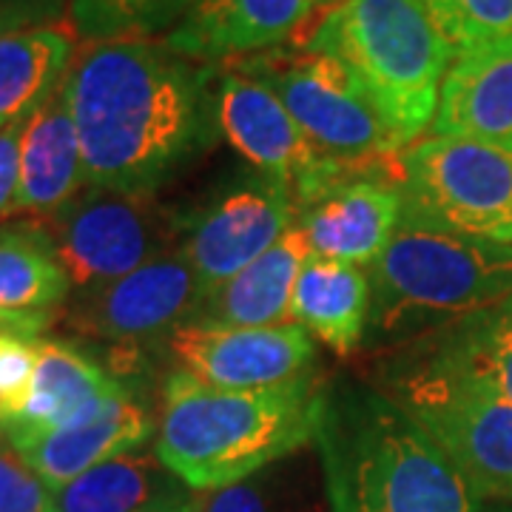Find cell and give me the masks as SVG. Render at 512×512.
<instances>
[{
    "mask_svg": "<svg viewBox=\"0 0 512 512\" xmlns=\"http://www.w3.org/2000/svg\"><path fill=\"white\" fill-rule=\"evenodd\" d=\"M220 66L174 52L163 37L83 43L63 94L92 188L157 197L220 137Z\"/></svg>",
    "mask_w": 512,
    "mask_h": 512,
    "instance_id": "6da1fadb",
    "label": "cell"
},
{
    "mask_svg": "<svg viewBox=\"0 0 512 512\" xmlns=\"http://www.w3.org/2000/svg\"><path fill=\"white\" fill-rule=\"evenodd\" d=\"M313 447L330 512H481L484 504L379 384L328 382Z\"/></svg>",
    "mask_w": 512,
    "mask_h": 512,
    "instance_id": "7a4b0ae2",
    "label": "cell"
},
{
    "mask_svg": "<svg viewBox=\"0 0 512 512\" xmlns=\"http://www.w3.org/2000/svg\"><path fill=\"white\" fill-rule=\"evenodd\" d=\"M328 379L222 390L177 370L165 379L154 453L194 493H217L311 447Z\"/></svg>",
    "mask_w": 512,
    "mask_h": 512,
    "instance_id": "3957f363",
    "label": "cell"
},
{
    "mask_svg": "<svg viewBox=\"0 0 512 512\" xmlns=\"http://www.w3.org/2000/svg\"><path fill=\"white\" fill-rule=\"evenodd\" d=\"M367 276V336L419 342L510 299L512 245L453 234L402 214Z\"/></svg>",
    "mask_w": 512,
    "mask_h": 512,
    "instance_id": "277c9868",
    "label": "cell"
},
{
    "mask_svg": "<svg viewBox=\"0 0 512 512\" xmlns=\"http://www.w3.org/2000/svg\"><path fill=\"white\" fill-rule=\"evenodd\" d=\"M305 46L348 66L402 151L433 126L456 60L419 0H342L322 12Z\"/></svg>",
    "mask_w": 512,
    "mask_h": 512,
    "instance_id": "5b68a950",
    "label": "cell"
},
{
    "mask_svg": "<svg viewBox=\"0 0 512 512\" xmlns=\"http://www.w3.org/2000/svg\"><path fill=\"white\" fill-rule=\"evenodd\" d=\"M379 387L419 421L481 501L512 504V402L484 376L427 336L382 367Z\"/></svg>",
    "mask_w": 512,
    "mask_h": 512,
    "instance_id": "8992f818",
    "label": "cell"
},
{
    "mask_svg": "<svg viewBox=\"0 0 512 512\" xmlns=\"http://www.w3.org/2000/svg\"><path fill=\"white\" fill-rule=\"evenodd\" d=\"M393 177L407 217L512 245L510 148L430 134L396 154Z\"/></svg>",
    "mask_w": 512,
    "mask_h": 512,
    "instance_id": "52a82bcc",
    "label": "cell"
},
{
    "mask_svg": "<svg viewBox=\"0 0 512 512\" xmlns=\"http://www.w3.org/2000/svg\"><path fill=\"white\" fill-rule=\"evenodd\" d=\"M237 69L265 83L319 154L345 163L393 160L402 146L370 103L362 83L333 55L311 46H279L242 57Z\"/></svg>",
    "mask_w": 512,
    "mask_h": 512,
    "instance_id": "ba28073f",
    "label": "cell"
},
{
    "mask_svg": "<svg viewBox=\"0 0 512 512\" xmlns=\"http://www.w3.org/2000/svg\"><path fill=\"white\" fill-rule=\"evenodd\" d=\"M40 222L77 293L111 285L174 251L183 231V222L163 211L154 197L92 185Z\"/></svg>",
    "mask_w": 512,
    "mask_h": 512,
    "instance_id": "9c48e42d",
    "label": "cell"
},
{
    "mask_svg": "<svg viewBox=\"0 0 512 512\" xmlns=\"http://www.w3.org/2000/svg\"><path fill=\"white\" fill-rule=\"evenodd\" d=\"M202 285L180 248L168 251L97 291L77 293L66 308V325L80 336L114 348L168 342L174 330L197 319Z\"/></svg>",
    "mask_w": 512,
    "mask_h": 512,
    "instance_id": "30bf717a",
    "label": "cell"
},
{
    "mask_svg": "<svg viewBox=\"0 0 512 512\" xmlns=\"http://www.w3.org/2000/svg\"><path fill=\"white\" fill-rule=\"evenodd\" d=\"M293 225L291 191L254 171L183 222L180 251L208 296L271 251Z\"/></svg>",
    "mask_w": 512,
    "mask_h": 512,
    "instance_id": "8fae6325",
    "label": "cell"
},
{
    "mask_svg": "<svg viewBox=\"0 0 512 512\" xmlns=\"http://www.w3.org/2000/svg\"><path fill=\"white\" fill-rule=\"evenodd\" d=\"M393 160L342 163L311 200L296 208V225L311 254L373 268L404 214Z\"/></svg>",
    "mask_w": 512,
    "mask_h": 512,
    "instance_id": "7c38bea8",
    "label": "cell"
},
{
    "mask_svg": "<svg viewBox=\"0 0 512 512\" xmlns=\"http://www.w3.org/2000/svg\"><path fill=\"white\" fill-rule=\"evenodd\" d=\"M217 123L222 137L256 174L291 191L296 208L339 163L319 154L279 97L237 66H225L217 77Z\"/></svg>",
    "mask_w": 512,
    "mask_h": 512,
    "instance_id": "4fadbf2b",
    "label": "cell"
},
{
    "mask_svg": "<svg viewBox=\"0 0 512 512\" xmlns=\"http://www.w3.org/2000/svg\"><path fill=\"white\" fill-rule=\"evenodd\" d=\"M177 365L194 379L222 390H268L308 376L316 345L299 325L231 328L185 322L168 336Z\"/></svg>",
    "mask_w": 512,
    "mask_h": 512,
    "instance_id": "5bb4252c",
    "label": "cell"
},
{
    "mask_svg": "<svg viewBox=\"0 0 512 512\" xmlns=\"http://www.w3.org/2000/svg\"><path fill=\"white\" fill-rule=\"evenodd\" d=\"M328 0H194L163 37L180 55L220 66L291 43Z\"/></svg>",
    "mask_w": 512,
    "mask_h": 512,
    "instance_id": "9a60e30c",
    "label": "cell"
},
{
    "mask_svg": "<svg viewBox=\"0 0 512 512\" xmlns=\"http://www.w3.org/2000/svg\"><path fill=\"white\" fill-rule=\"evenodd\" d=\"M151 436H157V421L148 407L131 396L111 402L97 416L72 427L46 433H6L26 464L55 493L111 458L137 453Z\"/></svg>",
    "mask_w": 512,
    "mask_h": 512,
    "instance_id": "2e32d148",
    "label": "cell"
},
{
    "mask_svg": "<svg viewBox=\"0 0 512 512\" xmlns=\"http://www.w3.org/2000/svg\"><path fill=\"white\" fill-rule=\"evenodd\" d=\"M131 396L123 379L89 350L63 339H37V367L18 419L3 433H46L92 419L111 402Z\"/></svg>",
    "mask_w": 512,
    "mask_h": 512,
    "instance_id": "e0dca14e",
    "label": "cell"
},
{
    "mask_svg": "<svg viewBox=\"0 0 512 512\" xmlns=\"http://www.w3.org/2000/svg\"><path fill=\"white\" fill-rule=\"evenodd\" d=\"M430 134L512 151V35L476 46L450 63Z\"/></svg>",
    "mask_w": 512,
    "mask_h": 512,
    "instance_id": "ac0fdd59",
    "label": "cell"
},
{
    "mask_svg": "<svg viewBox=\"0 0 512 512\" xmlns=\"http://www.w3.org/2000/svg\"><path fill=\"white\" fill-rule=\"evenodd\" d=\"M86 188L83 157L63 86L26 117L20 131V174L12 214L46 220Z\"/></svg>",
    "mask_w": 512,
    "mask_h": 512,
    "instance_id": "d6986e66",
    "label": "cell"
},
{
    "mask_svg": "<svg viewBox=\"0 0 512 512\" xmlns=\"http://www.w3.org/2000/svg\"><path fill=\"white\" fill-rule=\"evenodd\" d=\"M72 291L40 220L0 228V330L35 336L52 325Z\"/></svg>",
    "mask_w": 512,
    "mask_h": 512,
    "instance_id": "ffe728a7",
    "label": "cell"
},
{
    "mask_svg": "<svg viewBox=\"0 0 512 512\" xmlns=\"http://www.w3.org/2000/svg\"><path fill=\"white\" fill-rule=\"evenodd\" d=\"M311 256V245L299 225H293L271 251L205 296L197 319L231 328H274L291 325V296L296 279Z\"/></svg>",
    "mask_w": 512,
    "mask_h": 512,
    "instance_id": "44dd1931",
    "label": "cell"
},
{
    "mask_svg": "<svg viewBox=\"0 0 512 512\" xmlns=\"http://www.w3.org/2000/svg\"><path fill=\"white\" fill-rule=\"evenodd\" d=\"M291 325L308 330L339 356L353 353L365 342L370 325V276L365 268L308 256L291 296Z\"/></svg>",
    "mask_w": 512,
    "mask_h": 512,
    "instance_id": "7402d4cb",
    "label": "cell"
},
{
    "mask_svg": "<svg viewBox=\"0 0 512 512\" xmlns=\"http://www.w3.org/2000/svg\"><path fill=\"white\" fill-rule=\"evenodd\" d=\"M77 52L66 26H37L0 35V128L32 117L63 86Z\"/></svg>",
    "mask_w": 512,
    "mask_h": 512,
    "instance_id": "603a6c76",
    "label": "cell"
},
{
    "mask_svg": "<svg viewBox=\"0 0 512 512\" xmlns=\"http://www.w3.org/2000/svg\"><path fill=\"white\" fill-rule=\"evenodd\" d=\"M185 490L154 450H137L111 458L57 490V512H146Z\"/></svg>",
    "mask_w": 512,
    "mask_h": 512,
    "instance_id": "cb8c5ba5",
    "label": "cell"
},
{
    "mask_svg": "<svg viewBox=\"0 0 512 512\" xmlns=\"http://www.w3.org/2000/svg\"><path fill=\"white\" fill-rule=\"evenodd\" d=\"M291 458L234 487L205 493L202 512H330L325 478H313L305 461Z\"/></svg>",
    "mask_w": 512,
    "mask_h": 512,
    "instance_id": "d4e9b609",
    "label": "cell"
},
{
    "mask_svg": "<svg viewBox=\"0 0 512 512\" xmlns=\"http://www.w3.org/2000/svg\"><path fill=\"white\" fill-rule=\"evenodd\" d=\"M194 0H72V29L83 43L165 37Z\"/></svg>",
    "mask_w": 512,
    "mask_h": 512,
    "instance_id": "484cf974",
    "label": "cell"
},
{
    "mask_svg": "<svg viewBox=\"0 0 512 512\" xmlns=\"http://www.w3.org/2000/svg\"><path fill=\"white\" fill-rule=\"evenodd\" d=\"M433 336L512 402V296Z\"/></svg>",
    "mask_w": 512,
    "mask_h": 512,
    "instance_id": "4316f807",
    "label": "cell"
},
{
    "mask_svg": "<svg viewBox=\"0 0 512 512\" xmlns=\"http://www.w3.org/2000/svg\"><path fill=\"white\" fill-rule=\"evenodd\" d=\"M453 55L512 35V0H419Z\"/></svg>",
    "mask_w": 512,
    "mask_h": 512,
    "instance_id": "83f0119b",
    "label": "cell"
},
{
    "mask_svg": "<svg viewBox=\"0 0 512 512\" xmlns=\"http://www.w3.org/2000/svg\"><path fill=\"white\" fill-rule=\"evenodd\" d=\"M0 512H57V493L0 430Z\"/></svg>",
    "mask_w": 512,
    "mask_h": 512,
    "instance_id": "f1b7e54d",
    "label": "cell"
},
{
    "mask_svg": "<svg viewBox=\"0 0 512 512\" xmlns=\"http://www.w3.org/2000/svg\"><path fill=\"white\" fill-rule=\"evenodd\" d=\"M37 367V339L0 330V430L18 419Z\"/></svg>",
    "mask_w": 512,
    "mask_h": 512,
    "instance_id": "f546056e",
    "label": "cell"
},
{
    "mask_svg": "<svg viewBox=\"0 0 512 512\" xmlns=\"http://www.w3.org/2000/svg\"><path fill=\"white\" fill-rule=\"evenodd\" d=\"M69 15L72 0H0V35L37 26H63Z\"/></svg>",
    "mask_w": 512,
    "mask_h": 512,
    "instance_id": "4dcf8cb0",
    "label": "cell"
},
{
    "mask_svg": "<svg viewBox=\"0 0 512 512\" xmlns=\"http://www.w3.org/2000/svg\"><path fill=\"white\" fill-rule=\"evenodd\" d=\"M202 501L205 495L194 493V490H185V493L174 495V498H165L160 504H154L146 512H202Z\"/></svg>",
    "mask_w": 512,
    "mask_h": 512,
    "instance_id": "1f68e13d",
    "label": "cell"
},
{
    "mask_svg": "<svg viewBox=\"0 0 512 512\" xmlns=\"http://www.w3.org/2000/svg\"><path fill=\"white\" fill-rule=\"evenodd\" d=\"M481 512H512V504H507V507H493V510H481Z\"/></svg>",
    "mask_w": 512,
    "mask_h": 512,
    "instance_id": "d6a6232c",
    "label": "cell"
},
{
    "mask_svg": "<svg viewBox=\"0 0 512 512\" xmlns=\"http://www.w3.org/2000/svg\"><path fill=\"white\" fill-rule=\"evenodd\" d=\"M330 6H336V3H342V0H328Z\"/></svg>",
    "mask_w": 512,
    "mask_h": 512,
    "instance_id": "836d02e7",
    "label": "cell"
}]
</instances>
